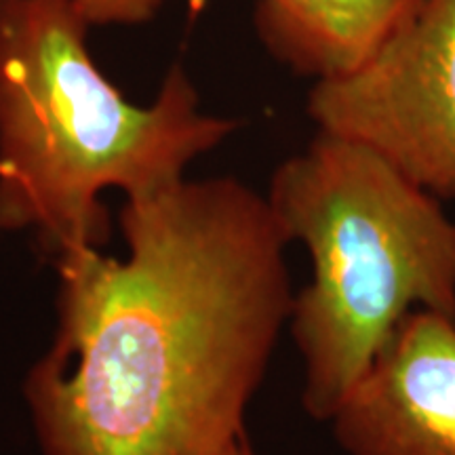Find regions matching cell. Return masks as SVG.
<instances>
[{
    "label": "cell",
    "mask_w": 455,
    "mask_h": 455,
    "mask_svg": "<svg viewBox=\"0 0 455 455\" xmlns=\"http://www.w3.org/2000/svg\"><path fill=\"white\" fill-rule=\"evenodd\" d=\"M127 255H61L57 325L24 379L41 455H228L293 306L289 238L236 178L118 213Z\"/></svg>",
    "instance_id": "1"
},
{
    "label": "cell",
    "mask_w": 455,
    "mask_h": 455,
    "mask_svg": "<svg viewBox=\"0 0 455 455\" xmlns=\"http://www.w3.org/2000/svg\"><path fill=\"white\" fill-rule=\"evenodd\" d=\"M87 34L72 0H0V230L32 232L51 261L104 247V192L167 190L238 129L180 64L150 104L129 101Z\"/></svg>",
    "instance_id": "2"
},
{
    "label": "cell",
    "mask_w": 455,
    "mask_h": 455,
    "mask_svg": "<svg viewBox=\"0 0 455 455\" xmlns=\"http://www.w3.org/2000/svg\"><path fill=\"white\" fill-rule=\"evenodd\" d=\"M266 198L312 261L289 331L304 363L301 405L329 422L403 318H455V221L373 148L321 129L278 164Z\"/></svg>",
    "instance_id": "3"
},
{
    "label": "cell",
    "mask_w": 455,
    "mask_h": 455,
    "mask_svg": "<svg viewBox=\"0 0 455 455\" xmlns=\"http://www.w3.org/2000/svg\"><path fill=\"white\" fill-rule=\"evenodd\" d=\"M308 114L430 195L455 198V0H418L365 64L315 83Z\"/></svg>",
    "instance_id": "4"
},
{
    "label": "cell",
    "mask_w": 455,
    "mask_h": 455,
    "mask_svg": "<svg viewBox=\"0 0 455 455\" xmlns=\"http://www.w3.org/2000/svg\"><path fill=\"white\" fill-rule=\"evenodd\" d=\"M329 424L346 455H455V318H403Z\"/></svg>",
    "instance_id": "5"
},
{
    "label": "cell",
    "mask_w": 455,
    "mask_h": 455,
    "mask_svg": "<svg viewBox=\"0 0 455 455\" xmlns=\"http://www.w3.org/2000/svg\"><path fill=\"white\" fill-rule=\"evenodd\" d=\"M418 0H258L255 32L299 76L329 81L355 72L382 47Z\"/></svg>",
    "instance_id": "6"
},
{
    "label": "cell",
    "mask_w": 455,
    "mask_h": 455,
    "mask_svg": "<svg viewBox=\"0 0 455 455\" xmlns=\"http://www.w3.org/2000/svg\"><path fill=\"white\" fill-rule=\"evenodd\" d=\"M164 0H72L74 9L93 26H141L152 21Z\"/></svg>",
    "instance_id": "7"
},
{
    "label": "cell",
    "mask_w": 455,
    "mask_h": 455,
    "mask_svg": "<svg viewBox=\"0 0 455 455\" xmlns=\"http://www.w3.org/2000/svg\"><path fill=\"white\" fill-rule=\"evenodd\" d=\"M228 455H258V453H255V449L251 445V441H249V436H243V439L238 441L235 447H232V451Z\"/></svg>",
    "instance_id": "8"
}]
</instances>
